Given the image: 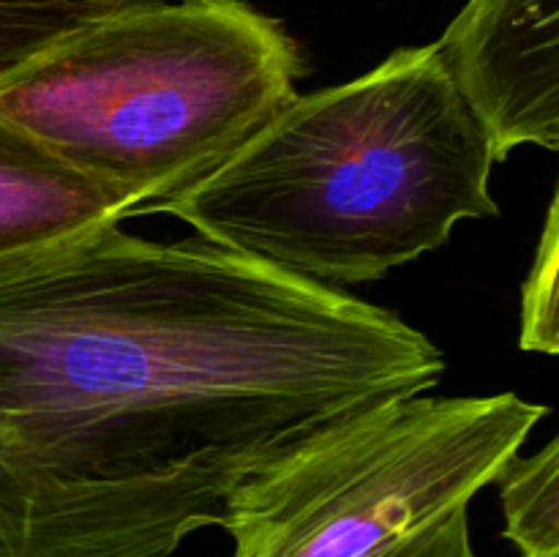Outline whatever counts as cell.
Here are the masks:
<instances>
[{"label": "cell", "instance_id": "cell-1", "mask_svg": "<svg viewBox=\"0 0 559 557\" xmlns=\"http://www.w3.org/2000/svg\"><path fill=\"white\" fill-rule=\"evenodd\" d=\"M396 311L120 224L0 262V557H173L317 431L440 386Z\"/></svg>", "mask_w": 559, "mask_h": 557}, {"label": "cell", "instance_id": "cell-2", "mask_svg": "<svg viewBox=\"0 0 559 557\" xmlns=\"http://www.w3.org/2000/svg\"><path fill=\"white\" fill-rule=\"evenodd\" d=\"M495 145L437 44L293 96L222 167L164 202L202 240L336 284L374 282L500 216Z\"/></svg>", "mask_w": 559, "mask_h": 557}, {"label": "cell", "instance_id": "cell-3", "mask_svg": "<svg viewBox=\"0 0 559 557\" xmlns=\"http://www.w3.org/2000/svg\"><path fill=\"white\" fill-rule=\"evenodd\" d=\"M304 71L282 22L246 0H156L0 82V115L140 216L240 151Z\"/></svg>", "mask_w": 559, "mask_h": 557}, {"label": "cell", "instance_id": "cell-4", "mask_svg": "<svg viewBox=\"0 0 559 557\" xmlns=\"http://www.w3.org/2000/svg\"><path fill=\"white\" fill-rule=\"evenodd\" d=\"M546 413L506 391L347 415L235 491L222 522L233 557H478L469 502Z\"/></svg>", "mask_w": 559, "mask_h": 557}, {"label": "cell", "instance_id": "cell-5", "mask_svg": "<svg viewBox=\"0 0 559 557\" xmlns=\"http://www.w3.org/2000/svg\"><path fill=\"white\" fill-rule=\"evenodd\" d=\"M435 44L497 162L559 151V0H467Z\"/></svg>", "mask_w": 559, "mask_h": 557}, {"label": "cell", "instance_id": "cell-6", "mask_svg": "<svg viewBox=\"0 0 559 557\" xmlns=\"http://www.w3.org/2000/svg\"><path fill=\"white\" fill-rule=\"evenodd\" d=\"M123 218L107 189L0 115V262Z\"/></svg>", "mask_w": 559, "mask_h": 557}, {"label": "cell", "instance_id": "cell-7", "mask_svg": "<svg viewBox=\"0 0 559 557\" xmlns=\"http://www.w3.org/2000/svg\"><path fill=\"white\" fill-rule=\"evenodd\" d=\"M506 538L522 557H559V440L513 457L497 475Z\"/></svg>", "mask_w": 559, "mask_h": 557}, {"label": "cell", "instance_id": "cell-8", "mask_svg": "<svg viewBox=\"0 0 559 557\" xmlns=\"http://www.w3.org/2000/svg\"><path fill=\"white\" fill-rule=\"evenodd\" d=\"M156 0H0V82L85 27Z\"/></svg>", "mask_w": 559, "mask_h": 557}, {"label": "cell", "instance_id": "cell-9", "mask_svg": "<svg viewBox=\"0 0 559 557\" xmlns=\"http://www.w3.org/2000/svg\"><path fill=\"white\" fill-rule=\"evenodd\" d=\"M557 197L546 213L544 238H540L535 262L522 287V349L527 353L555 355L559 347V306H557V276H559V249H557Z\"/></svg>", "mask_w": 559, "mask_h": 557}]
</instances>
